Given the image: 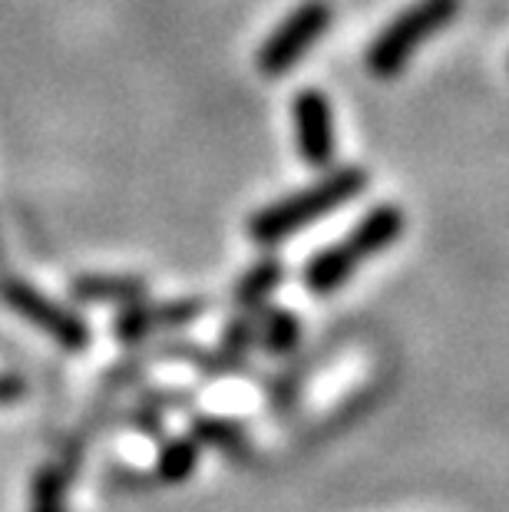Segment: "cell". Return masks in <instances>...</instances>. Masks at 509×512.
<instances>
[{"label":"cell","instance_id":"6da1fadb","mask_svg":"<svg viewBox=\"0 0 509 512\" xmlns=\"http://www.w3.org/2000/svg\"><path fill=\"white\" fill-rule=\"evenodd\" d=\"M407 228V215L394 202L374 205L371 212H364L354 222V228L338 242L321 248L308 265H305V288L314 298H328V294L341 291L348 281L361 271L367 261L387 252Z\"/></svg>","mask_w":509,"mask_h":512},{"label":"cell","instance_id":"7a4b0ae2","mask_svg":"<svg viewBox=\"0 0 509 512\" xmlns=\"http://www.w3.org/2000/svg\"><path fill=\"white\" fill-rule=\"evenodd\" d=\"M364 189H367V172L361 166L334 169L324 179L308 185V189L291 192L285 199L258 209L248 219V238L262 248H275L281 242H288L291 235L305 232L308 225L328 219L341 205L354 202L357 195H364Z\"/></svg>","mask_w":509,"mask_h":512},{"label":"cell","instance_id":"3957f363","mask_svg":"<svg viewBox=\"0 0 509 512\" xmlns=\"http://www.w3.org/2000/svg\"><path fill=\"white\" fill-rule=\"evenodd\" d=\"M463 0H414L371 40L364 67L374 80H397L417 50L457 20Z\"/></svg>","mask_w":509,"mask_h":512},{"label":"cell","instance_id":"277c9868","mask_svg":"<svg viewBox=\"0 0 509 512\" xmlns=\"http://www.w3.org/2000/svg\"><path fill=\"white\" fill-rule=\"evenodd\" d=\"M334 24V7L328 0H305L298 4L258 47L255 67L265 80H281L308 57L318 40L328 37Z\"/></svg>","mask_w":509,"mask_h":512},{"label":"cell","instance_id":"5b68a950","mask_svg":"<svg viewBox=\"0 0 509 512\" xmlns=\"http://www.w3.org/2000/svg\"><path fill=\"white\" fill-rule=\"evenodd\" d=\"M0 298L10 304V311H17L20 318L34 324L50 341H57L67 351H86L90 347V324L67 311L63 304L50 301L47 294L37 291L34 285L20 278H0Z\"/></svg>","mask_w":509,"mask_h":512},{"label":"cell","instance_id":"8992f818","mask_svg":"<svg viewBox=\"0 0 509 512\" xmlns=\"http://www.w3.org/2000/svg\"><path fill=\"white\" fill-rule=\"evenodd\" d=\"M291 123H295L298 156L311 169H331L338 152V133H334L331 100L321 90H301L291 100Z\"/></svg>","mask_w":509,"mask_h":512},{"label":"cell","instance_id":"52a82bcc","mask_svg":"<svg viewBox=\"0 0 509 512\" xmlns=\"http://www.w3.org/2000/svg\"><path fill=\"white\" fill-rule=\"evenodd\" d=\"M205 311H209V301L205 298H176V301H162V304H149L143 298V301L123 304V311H119L113 321V334L119 344H139L156 331L186 328V324L199 321Z\"/></svg>","mask_w":509,"mask_h":512},{"label":"cell","instance_id":"ba28073f","mask_svg":"<svg viewBox=\"0 0 509 512\" xmlns=\"http://www.w3.org/2000/svg\"><path fill=\"white\" fill-rule=\"evenodd\" d=\"M70 294L86 304H133L149 294V281L136 275H83L73 278Z\"/></svg>","mask_w":509,"mask_h":512},{"label":"cell","instance_id":"9c48e42d","mask_svg":"<svg viewBox=\"0 0 509 512\" xmlns=\"http://www.w3.org/2000/svg\"><path fill=\"white\" fill-rule=\"evenodd\" d=\"M285 281V265L278 258H262L238 278V285L232 291V298L238 304V311H262L265 301L278 291V285Z\"/></svg>","mask_w":509,"mask_h":512},{"label":"cell","instance_id":"30bf717a","mask_svg":"<svg viewBox=\"0 0 509 512\" xmlns=\"http://www.w3.org/2000/svg\"><path fill=\"white\" fill-rule=\"evenodd\" d=\"M192 437L199 440V446H212V450L232 456V460L248 456V433L242 423H235L229 417H209V413H202V417L192 420Z\"/></svg>","mask_w":509,"mask_h":512},{"label":"cell","instance_id":"8fae6325","mask_svg":"<svg viewBox=\"0 0 509 512\" xmlns=\"http://www.w3.org/2000/svg\"><path fill=\"white\" fill-rule=\"evenodd\" d=\"M258 321V344L268 354H288L301 341V321L288 308H262L255 314Z\"/></svg>","mask_w":509,"mask_h":512},{"label":"cell","instance_id":"7c38bea8","mask_svg":"<svg viewBox=\"0 0 509 512\" xmlns=\"http://www.w3.org/2000/svg\"><path fill=\"white\" fill-rule=\"evenodd\" d=\"M199 453H202V446H199L196 437H192V433H189V437H176V440L162 443L159 460H156V479H159V483H166V486L186 483V479L196 473Z\"/></svg>","mask_w":509,"mask_h":512},{"label":"cell","instance_id":"4fadbf2b","mask_svg":"<svg viewBox=\"0 0 509 512\" xmlns=\"http://www.w3.org/2000/svg\"><path fill=\"white\" fill-rule=\"evenodd\" d=\"M67 489H70V470L67 466H43L30 483V512H67Z\"/></svg>","mask_w":509,"mask_h":512},{"label":"cell","instance_id":"5bb4252c","mask_svg":"<svg viewBox=\"0 0 509 512\" xmlns=\"http://www.w3.org/2000/svg\"><path fill=\"white\" fill-rule=\"evenodd\" d=\"M255 314L252 311H238L235 318L225 324L219 357H222V364H229V370L242 364L245 357H248V351H252V347L258 344V321H255Z\"/></svg>","mask_w":509,"mask_h":512},{"label":"cell","instance_id":"9a60e30c","mask_svg":"<svg viewBox=\"0 0 509 512\" xmlns=\"http://www.w3.org/2000/svg\"><path fill=\"white\" fill-rule=\"evenodd\" d=\"M27 397V380L20 374H0V407Z\"/></svg>","mask_w":509,"mask_h":512}]
</instances>
